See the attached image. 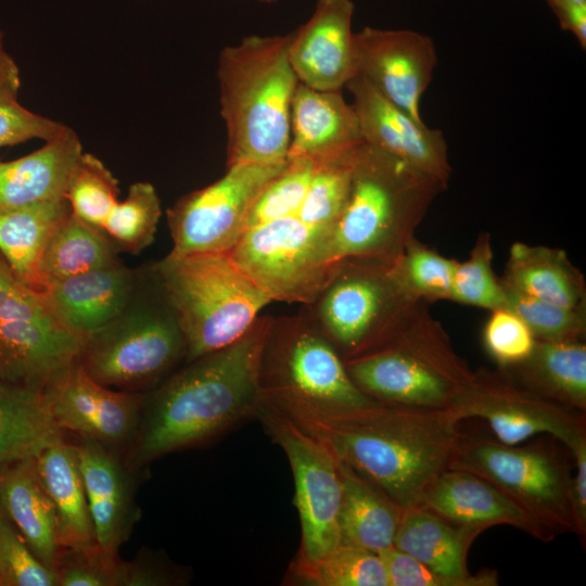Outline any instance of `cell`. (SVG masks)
I'll return each mask as SVG.
<instances>
[{"instance_id":"1","label":"cell","mask_w":586,"mask_h":586,"mask_svg":"<svg viewBox=\"0 0 586 586\" xmlns=\"http://www.w3.org/2000/svg\"><path fill=\"white\" fill-rule=\"evenodd\" d=\"M265 400V399H263ZM322 443L403 509L420 506L432 483L450 469L462 434L451 409L373 400L336 407L265 400Z\"/></svg>"},{"instance_id":"2","label":"cell","mask_w":586,"mask_h":586,"mask_svg":"<svg viewBox=\"0 0 586 586\" xmlns=\"http://www.w3.org/2000/svg\"><path fill=\"white\" fill-rule=\"evenodd\" d=\"M272 319L259 316L239 340L186 362L143 398L125 458L130 470L205 445L255 417L262 403V353Z\"/></svg>"},{"instance_id":"3","label":"cell","mask_w":586,"mask_h":586,"mask_svg":"<svg viewBox=\"0 0 586 586\" xmlns=\"http://www.w3.org/2000/svg\"><path fill=\"white\" fill-rule=\"evenodd\" d=\"M290 36H249L218 59L227 166L286 161L290 114L298 79L288 58Z\"/></svg>"},{"instance_id":"4","label":"cell","mask_w":586,"mask_h":586,"mask_svg":"<svg viewBox=\"0 0 586 586\" xmlns=\"http://www.w3.org/2000/svg\"><path fill=\"white\" fill-rule=\"evenodd\" d=\"M442 182L362 143L349 191L330 241V260L372 258L394 263L424 218Z\"/></svg>"},{"instance_id":"5","label":"cell","mask_w":586,"mask_h":586,"mask_svg":"<svg viewBox=\"0 0 586 586\" xmlns=\"http://www.w3.org/2000/svg\"><path fill=\"white\" fill-rule=\"evenodd\" d=\"M344 364L371 399L425 409H451L474 378L425 302L383 342Z\"/></svg>"},{"instance_id":"6","label":"cell","mask_w":586,"mask_h":586,"mask_svg":"<svg viewBox=\"0 0 586 586\" xmlns=\"http://www.w3.org/2000/svg\"><path fill=\"white\" fill-rule=\"evenodd\" d=\"M152 270L183 332L184 362L239 340L271 303L229 253L168 254Z\"/></svg>"},{"instance_id":"7","label":"cell","mask_w":586,"mask_h":586,"mask_svg":"<svg viewBox=\"0 0 586 586\" xmlns=\"http://www.w3.org/2000/svg\"><path fill=\"white\" fill-rule=\"evenodd\" d=\"M139 284L116 319L85 336L79 364L107 387L152 384L186 360L183 332L152 268L146 290Z\"/></svg>"},{"instance_id":"8","label":"cell","mask_w":586,"mask_h":586,"mask_svg":"<svg viewBox=\"0 0 586 586\" xmlns=\"http://www.w3.org/2000/svg\"><path fill=\"white\" fill-rule=\"evenodd\" d=\"M394 263L344 259L306 305L305 311L343 360L383 342L423 302L406 290Z\"/></svg>"},{"instance_id":"9","label":"cell","mask_w":586,"mask_h":586,"mask_svg":"<svg viewBox=\"0 0 586 586\" xmlns=\"http://www.w3.org/2000/svg\"><path fill=\"white\" fill-rule=\"evenodd\" d=\"M451 469L471 472L497 487L550 535L577 533L571 501L572 474L553 445H506L462 436Z\"/></svg>"},{"instance_id":"10","label":"cell","mask_w":586,"mask_h":586,"mask_svg":"<svg viewBox=\"0 0 586 586\" xmlns=\"http://www.w3.org/2000/svg\"><path fill=\"white\" fill-rule=\"evenodd\" d=\"M84 342L0 254V378L41 392L79 361Z\"/></svg>"},{"instance_id":"11","label":"cell","mask_w":586,"mask_h":586,"mask_svg":"<svg viewBox=\"0 0 586 586\" xmlns=\"http://www.w3.org/2000/svg\"><path fill=\"white\" fill-rule=\"evenodd\" d=\"M262 399L336 407L367 405L343 358L306 311L272 319L260 360Z\"/></svg>"},{"instance_id":"12","label":"cell","mask_w":586,"mask_h":586,"mask_svg":"<svg viewBox=\"0 0 586 586\" xmlns=\"http://www.w3.org/2000/svg\"><path fill=\"white\" fill-rule=\"evenodd\" d=\"M331 234L295 215L244 231L229 252L271 302L310 304L333 275Z\"/></svg>"},{"instance_id":"13","label":"cell","mask_w":586,"mask_h":586,"mask_svg":"<svg viewBox=\"0 0 586 586\" xmlns=\"http://www.w3.org/2000/svg\"><path fill=\"white\" fill-rule=\"evenodd\" d=\"M255 417L284 451L294 480V505L301 524L296 555L318 560L337 548L341 479L337 459L276 406L262 399Z\"/></svg>"},{"instance_id":"14","label":"cell","mask_w":586,"mask_h":586,"mask_svg":"<svg viewBox=\"0 0 586 586\" xmlns=\"http://www.w3.org/2000/svg\"><path fill=\"white\" fill-rule=\"evenodd\" d=\"M285 163L233 164L212 184L181 196L167 211L169 254L229 253L245 230L255 200Z\"/></svg>"},{"instance_id":"15","label":"cell","mask_w":586,"mask_h":586,"mask_svg":"<svg viewBox=\"0 0 586 586\" xmlns=\"http://www.w3.org/2000/svg\"><path fill=\"white\" fill-rule=\"evenodd\" d=\"M451 410L460 420L487 421L496 440L518 445L549 434L569 450L586 441L585 415L546 399L510 379L502 370L481 369Z\"/></svg>"},{"instance_id":"16","label":"cell","mask_w":586,"mask_h":586,"mask_svg":"<svg viewBox=\"0 0 586 586\" xmlns=\"http://www.w3.org/2000/svg\"><path fill=\"white\" fill-rule=\"evenodd\" d=\"M41 394L52 420L63 432L114 450L129 446L137 433L143 396L100 384L79 361L52 380Z\"/></svg>"},{"instance_id":"17","label":"cell","mask_w":586,"mask_h":586,"mask_svg":"<svg viewBox=\"0 0 586 586\" xmlns=\"http://www.w3.org/2000/svg\"><path fill=\"white\" fill-rule=\"evenodd\" d=\"M355 75L415 118L421 119L420 100L426 90L437 54L432 39L408 29L365 27L354 33Z\"/></svg>"},{"instance_id":"18","label":"cell","mask_w":586,"mask_h":586,"mask_svg":"<svg viewBox=\"0 0 586 586\" xmlns=\"http://www.w3.org/2000/svg\"><path fill=\"white\" fill-rule=\"evenodd\" d=\"M352 97L365 143L370 144L447 187L451 177L447 143L441 130L429 128L355 75L345 86Z\"/></svg>"},{"instance_id":"19","label":"cell","mask_w":586,"mask_h":586,"mask_svg":"<svg viewBox=\"0 0 586 586\" xmlns=\"http://www.w3.org/2000/svg\"><path fill=\"white\" fill-rule=\"evenodd\" d=\"M352 0H318L310 18L289 34L288 58L298 81L336 91L355 76Z\"/></svg>"},{"instance_id":"20","label":"cell","mask_w":586,"mask_h":586,"mask_svg":"<svg viewBox=\"0 0 586 586\" xmlns=\"http://www.w3.org/2000/svg\"><path fill=\"white\" fill-rule=\"evenodd\" d=\"M74 447L97 544L106 556L117 558L140 514L132 470L114 449L98 442L80 438Z\"/></svg>"},{"instance_id":"21","label":"cell","mask_w":586,"mask_h":586,"mask_svg":"<svg viewBox=\"0 0 586 586\" xmlns=\"http://www.w3.org/2000/svg\"><path fill=\"white\" fill-rule=\"evenodd\" d=\"M421 506L446 521L481 532L494 525L514 526L548 542L551 535L524 509L486 480L447 469L425 492Z\"/></svg>"},{"instance_id":"22","label":"cell","mask_w":586,"mask_h":586,"mask_svg":"<svg viewBox=\"0 0 586 586\" xmlns=\"http://www.w3.org/2000/svg\"><path fill=\"white\" fill-rule=\"evenodd\" d=\"M362 143L355 110L341 90H317L297 82L291 103L286 157L305 156L318 162L349 153Z\"/></svg>"},{"instance_id":"23","label":"cell","mask_w":586,"mask_h":586,"mask_svg":"<svg viewBox=\"0 0 586 586\" xmlns=\"http://www.w3.org/2000/svg\"><path fill=\"white\" fill-rule=\"evenodd\" d=\"M480 533L477 528L455 525L420 505L403 510L393 546L454 586H494L495 571L472 575L467 566L470 545Z\"/></svg>"},{"instance_id":"24","label":"cell","mask_w":586,"mask_h":586,"mask_svg":"<svg viewBox=\"0 0 586 586\" xmlns=\"http://www.w3.org/2000/svg\"><path fill=\"white\" fill-rule=\"evenodd\" d=\"M138 284L135 271L117 262L52 282L44 293L63 321L86 336L116 319Z\"/></svg>"},{"instance_id":"25","label":"cell","mask_w":586,"mask_h":586,"mask_svg":"<svg viewBox=\"0 0 586 586\" xmlns=\"http://www.w3.org/2000/svg\"><path fill=\"white\" fill-rule=\"evenodd\" d=\"M82 153L79 138L66 126L30 154L0 161V209L65 198Z\"/></svg>"},{"instance_id":"26","label":"cell","mask_w":586,"mask_h":586,"mask_svg":"<svg viewBox=\"0 0 586 586\" xmlns=\"http://www.w3.org/2000/svg\"><path fill=\"white\" fill-rule=\"evenodd\" d=\"M0 505L34 555L54 571L61 551L56 518L39 477L36 457L0 471Z\"/></svg>"},{"instance_id":"27","label":"cell","mask_w":586,"mask_h":586,"mask_svg":"<svg viewBox=\"0 0 586 586\" xmlns=\"http://www.w3.org/2000/svg\"><path fill=\"white\" fill-rule=\"evenodd\" d=\"M500 370L531 392L585 413L586 345L582 340H536L526 359Z\"/></svg>"},{"instance_id":"28","label":"cell","mask_w":586,"mask_h":586,"mask_svg":"<svg viewBox=\"0 0 586 586\" xmlns=\"http://www.w3.org/2000/svg\"><path fill=\"white\" fill-rule=\"evenodd\" d=\"M36 467L53 505L61 549L97 545L74 444L62 438L49 445L36 456Z\"/></svg>"},{"instance_id":"29","label":"cell","mask_w":586,"mask_h":586,"mask_svg":"<svg viewBox=\"0 0 586 586\" xmlns=\"http://www.w3.org/2000/svg\"><path fill=\"white\" fill-rule=\"evenodd\" d=\"M337 463L340 545L375 553L393 546L404 509L354 469L339 460Z\"/></svg>"},{"instance_id":"30","label":"cell","mask_w":586,"mask_h":586,"mask_svg":"<svg viewBox=\"0 0 586 586\" xmlns=\"http://www.w3.org/2000/svg\"><path fill=\"white\" fill-rule=\"evenodd\" d=\"M500 280L522 294L568 308H585L583 275L562 250L517 242Z\"/></svg>"},{"instance_id":"31","label":"cell","mask_w":586,"mask_h":586,"mask_svg":"<svg viewBox=\"0 0 586 586\" xmlns=\"http://www.w3.org/2000/svg\"><path fill=\"white\" fill-rule=\"evenodd\" d=\"M71 212L65 198L0 209V254L20 280L40 292L44 249L55 227Z\"/></svg>"},{"instance_id":"32","label":"cell","mask_w":586,"mask_h":586,"mask_svg":"<svg viewBox=\"0 0 586 586\" xmlns=\"http://www.w3.org/2000/svg\"><path fill=\"white\" fill-rule=\"evenodd\" d=\"M39 391L0 378V471L63 438Z\"/></svg>"},{"instance_id":"33","label":"cell","mask_w":586,"mask_h":586,"mask_svg":"<svg viewBox=\"0 0 586 586\" xmlns=\"http://www.w3.org/2000/svg\"><path fill=\"white\" fill-rule=\"evenodd\" d=\"M117 252L100 229L71 212L55 227L44 249L39 269L42 292L52 282L119 262Z\"/></svg>"},{"instance_id":"34","label":"cell","mask_w":586,"mask_h":586,"mask_svg":"<svg viewBox=\"0 0 586 586\" xmlns=\"http://www.w3.org/2000/svg\"><path fill=\"white\" fill-rule=\"evenodd\" d=\"M283 581L302 586H388L378 553L346 545H340L318 560L295 557Z\"/></svg>"},{"instance_id":"35","label":"cell","mask_w":586,"mask_h":586,"mask_svg":"<svg viewBox=\"0 0 586 586\" xmlns=\"http://www.w3.org/2000/svg\"><path fill=\"white\" fill-rule=\"evenodd\" d=\"M358 149L316 162L306 196L295 215L300 220L332 237L347 199Z\"/></svg>"},{"instance_id":"36","label":"cell","mask_w":586,"mask_h":586,"mask_svg":"<svg viewBox=\"0 0 586 586\" xmlns=\"http://www.w3.org/2000/svg\"><path fill=\"white\" fill-rule=\"evenodd\" d=\"M162 215L155 188L149 182L130 186L128 195L118 201L101 231L117 250L138 254L149 246Z\"/></svg>"},{"instance_id":"37","label":"cell","mask_w":586,"mask_h":586,"mask_svg":"<svg viewBox=\"0 0 586 586\" xmlns=\"http://www.w3.org/2000/svg\"><path fill=\"white\" fill-rule=\"evenodd\" d=\"M20 69L13 58L0 48V148L31 139L49 140L66 126L36 114L17 100Z\"/></svg>"},{"instance_id":"38","label":"cell","mask_w":586,"mask_h":586,"mask_svg":"<svg viewBox=\"0 0 586 586\" xmlns=\"http://www.w3.org/2000/svg\"><path fill=\"white\" fill-rule=\"evenodd\" d=\"M118 181L94 155L82 153L68 184L65 199L75 216L102 229L117 204Z\"/></svg>"},{"instance_id":"39","label":"cell","mask_w":586,"mask_h":586,"mask_svg":"<svg viewBox=\"0 0 586 586\" xmlns=\"http://www.w3.org/2000/svg\"><path fill=\"white\" fill-rule=\"evenodd\" d=\"M315 166L316 162L305 156L286 157L284 167L255 200L245 230L296 215L306 196Z\"/></svg>"},{"instance_id":"40","label":"cell","mask_w":586,"mask_h":586,"mask_svg":"<svg viewBox=\"0 0 586 586\" xmlns=\"http://www.w3.org/2000/svg\"><path fill=\"white\" fill-rule=\"evenodd\" d=\"M457 260L411 239L394 263L396 273L406 290L417 300L435 302L449 300Z\"/></svg>"},{"instance_id":"41","label":"cell","mask_w":586,"mask_h":586,"mask_svg":"<svg viewBox=\"0 0 586 586\" xmlns=\"http://www.w3.org/2000/svg\"><path fill=\"white\" fill-rule=\"evenodd\" d=\"M492 260L489 234L481 233L468 259L457 262L449 300L491 311L505 308L504 285L495 276Z\"/></svg>"},{"instance_id":"42","label":"cell","mask_w":586,"mask_h":586,"mask_svg":"<svg viewBox=\"0 0 586 586\" xmlns=\"http://www.w3.org/2000/svg\"><path fill=\"white\" fill-rule=\"evenodd\" d=\"M502 283V282H501ZM504 285L505 308L517 314L536 340H582L586 331L585 308H568L522 294Z\"/></svg>"},{"instance_id":"43","label":"cell","mask_w":586,"mask_h":586,"mask_svg":"<svg viewBox=\"0 0 586 586\" xmlns=\"http://www.w3.org/2000/svg\"><path fill=\"white\" fill-rule=\"evenodd\" d=\"M1 586H58L53 570L30 550L0 505Z\"/></svg>"},{"instance_id":"44","label":"cell","mask_w":586,"mask_h":586,"mask_svg":"<svg viewBox=\"0 0 586 586\" xmlns=\"http://www.w3.org/2000/svg\"><path fill=\"white\" fill-rule=\"evenodd\" d=\"M535 342L533 332L517 314L507 308L491 311L483 330V343L500 368L522 362L532 353Z\"/></svg>"},{"instance_id":"45","label":"cell","mask_w":586,"mask_h":586,"mask_svg":"<svg viewBox=\"0 0 586 586\" xmlns=\"http://www.w3.org/2000/svg\"><path fill=\"white\" fill-rule=\"evenodd\" d=\"M119 558L106 556L99 545L62 548L54 568L58 586H115Z\"/></svg>"},{"instance_id":"46","label":"cell","mask_w":586,"mask_h":586,"mask_svg":"<svg viewBox=\"0 0 586 586\" xmlns=\"http://www.w3.org/2000/svg\"><path fill=\"white\" fill-rule=\"evenodd\" d=\"M189 575L162 552L142 548L130 561L119 559L115 586H178L187 584Z\"/></svg>"},{"instance_id":"47","label":"cell","mask_w":586,"mask_h":586,"mask_svg":"<svg viewBox=\"0 0 586 586\" xmlns=\"http://www.w3.org/2000/svg\"><path fill=\"white\" fill-rule=\"evenodd\" d=\"M378 555L384 565L388 586H454L451 581L394 546Z\"/></svg>"},{"instance_id":"48","label":"cell","mask_w":586,"mask_h":586,"mask_svg":"<svg viewBox=\"0 0 586 586\" xmlns=\"http://www.w3.org/2000/svg\"><path fill=\"white\" fill-rule=\"evenodd\" d=\"M575 461V474L571 481V501L576 522L577 535L586 534V441L570 450Z\"/></svg>"},{"instance_id":"49","label":"cell","mask_w":586,"mask_h":586,"mask_svg":"<svg viewBox=\"0 0 586 586\" xmlns=\"http://www.w3.org/2000/svg\"><path fill=\"white\" fill-rule=\"evenodd\" d=\"M559 20L561 27L570 30L577 38L581 47L586 48V4L568 0H547Z\"/></svg>"},{"instance_id":"50","label":"cell","mask_w":586,"mask_h":586,"mask_svg":"<svg viewBox=\"0 0 586 586\" xmlns=\"http://www.w3.org/2000/svg\"><path fill=\"white\" fill-rule=\"evenodd\" d=\"M579 4H586V0H568Z\"/></svg>"},{"instance_id":"51","label":"cell","mask_w":586,"mask_h":586,"mask_svg":"<svg viewBox=\"0 0 586 586\" xmlns=\"http://www.w3.org/2000/svg\"><path fill=\"white\" fill-rule=\"evenodd\" d=\"M3 47V33L0 29V48Z\"/></svg>"},{"instance_id":"52","label":"cell","mask_w":586,"mask_h":586,"mask_svg":"<svg viewBox=\"0 0 586 586\" xmlns=\"http://www.w3.org/2000/svg\"><path fill=\"white\" fill-rule=\"evenodd\" d=\"M257 1H260V2H264V3H272V2H275L276 0H257Z\"/></svg>"},{"instance_id":"53","label":"cell","mask_w":586,"mask_h":586,"mask_svg":"<svg viewBox=\"0 0 586 586\" xmlns=\"http://www.w3.org/2000/svg\"><path fill=\"white\" fill-rule=\"evenodd\" d=\"M0 586H1V584H0Z\"/></svg>"}]
</instances>
